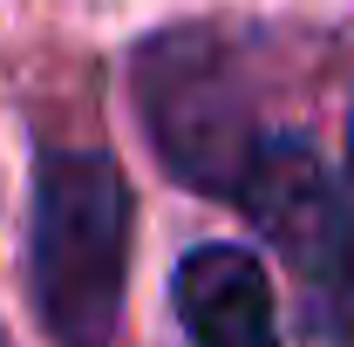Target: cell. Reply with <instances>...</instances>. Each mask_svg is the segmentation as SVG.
I'll return each instance as SVG.
<instances>
[{"label":"cell","mask_w":354,"mask_h":347,"mask_svg":"<svg viewBox=\"0 0 354 347\" xmlns=\"http://www.w3.org/2000/svg\"><path fill=\"white\" fill-rule=\"evenodd\" d=\"M35 306L55 347H109L130 286V184L102 150H55L35 177Z\"/></svg>","instance_id":"cell-1"},{"label":"cell","mask_w":354,"mask_h":347,"mask_svg":"<svg viewBox=\"0 0 354 347\" xmlns=\"http://www.w3.org/2000/svg\"><path fill=\"white\" fill-rule=\"evenodd\" d=\"M136 88H143V123L157 136V157L171 164V177L239 205L266 136L232 82L225 48H212L205 35H164L136 62Z\"/></svg>","instance_id":"cell-2"},{"label":"cell","mask_w":354,"mask_h":347,"mask_svg":"<svg viewBox=\"0 0 354 347\" xmlns=\"http://www.w3.org/2000/svg\"><path fill=\"white\" fill-rule=\"evenodd\" d=\"M239 205L259 225V238L307 279L313 293H348L354 286V218L341 205L334 171L300 136H266L259 143Z\"/></svg>","instance_id":"cell-3"},{"label":"cell","mask_w":354,"mask_h":347,"mask_svg":"<svg viewBox=\"0 0 354 347\" xmlns=\"http://www.w3.org/2000/svg\"><path fill=\"white\" fill-rule=\"evenodd\" d=\"M177 313L191 347H279L272 279L245 245H198L177 265Z\"/></svg>","instance_id":"cell-4"},{"label":"cell","mask_w":354,"mask_h":347,"mask_svg":"<svg viewBox=\"0 0 354 347\" xmlns=\"http://www.w3.org/2000/svg\"><path fill=\"white\" fill-rule=\"evenodd\" d=\"M348 164H354V136H348Z\"/></svg>","instance_id":"cell-5"}]
</instances>
